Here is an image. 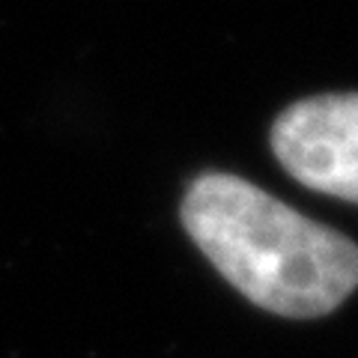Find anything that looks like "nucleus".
Instances as JSON below:
<instances>
[{
	"instance_id": "obj_1",
	"label": "nucleus",
	"mask_w": 358,
	"mask_h": 358,
	"mask_svg": "<svg viewBox=\"0 0 358 358\" xmlns=\"http://www.w3.org/2000/svg\"><path fill=\"white\" fill-rule=\"evenodd\" d=\"M182 227L230 287L278 317L338 310L358 287V245L233 173H200Z\"/></svg>"
},
{
	"instance_id": "obj_2",
	"label": "nucleus",
	"mask_w": 358,
	"mask_h": 358,
	"mask_svg": "<svg viewBox=\"0 0 358 358\" xmlns=\"http://www.w3.org/2000/svg\"><path fill=\"white\" fill-rule=\"evenodd\" d=\"M275 159L313 192L358 203V93L301 99L268 131Z\"/></svg>"
}]
</instances>
